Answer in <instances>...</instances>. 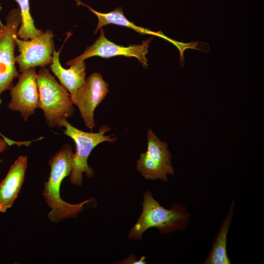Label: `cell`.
<instances>
[{
  "instance_id": "obj_1",
  "label": "cell",
  "mask_w": 264,
  "mask_h": 264,
  "mask_svg": "<svg viewBox=\"0 0 264 264\" xmlns=\"http://www.w3.org/2000/svg\"><path fill=\"white\" fill-rule=\"evenodd\" d=\"M73 151L69 144L64 145L49 159L50 173L47 181L44 183L43 194L45 201L50 208L48 219L58 222L67 218H74L82 212L84 205L91 200L87 199L77 204L63 200L60 190L64 178L70 175L73 166Z\"/></svg>"
},
{
  "instance_id": "obj_2",
  "label": "cell",
  "mask_w": 264,
  "mask_h": 264,
  "mask_svg": "<svg viewBox=\"0 0 264 264\" xmlns=\"http://www.w3.org/2000/svg\"><path fill=\"white\" fill-rule=\"evenodd\" d=\"M142 205V213L128 233L129 239L141 240L144 232L151 228H156L164 234L188 227L190 215L186 208L179 203H174L170 209H166L147 190Z\"/></svg>"
},
{
  "instance_id": "obj_3",
  "label": "cell",
  "mask_w": 264,
  "mask_h": 264,
  "mask_svg": "<svg viewBox=\"0 0 264 264\" xmlns=\"http://www.w3.org/2000/svg\"><path fill=\"white\" fill-rule=\"evenodd\" d=\"M37 83L38 108L43 110L47 125L50 128L61 127V121L72 117L74 113L70 94L45 67L39 70Z\"/></svg>"
},
{
  "instance_id": "obj_4",
  "label": "cell",
  "mask_w": 264,
  "mask_h": 264,
  "mask_svg": "<svg viewBox=\"0 0 264 264\" xmlns=\"http://www.w3.org/2000/svg\"><path fill=\"white\" fill-rule=\"evenodd\" d=\"M60 127L66 128L64 133L75 143L76 152L73 155V166L69 180L72 184L80 186L83 183V173L89 178L94 176V171L88 163V157L92 150L102 142H114L116 137L105 135L110 130V128L106 125L100 127L98 132H88L76 128L65 119L61 121Z\"/></svg>"
},
{
  "instance_id": "obj_5",
  "label": "cell",
  "mask_w": 264,
  "mask_h": 264,
  "mask_svg": "<svg viewBox=\"0 0 264 264\" xmlns=\"http://www.w3.org/2000/svg\"><path fill=\"white\" fill-rule=\"evenodd\" d=\"M21 22L19 7L9 11L6 17L5 24L0 21V95L12 88L14 80L20 74L16 67L15 50Z\"/></svg>"
},
{
  "instance_id": "obj_6",
  "label": "cell",
  "mask_w": 264,
  "mask_h": 264,
  "mask_svg": "<svg viewBox=\"0 0 264 264\" xmlns=\"http://www.w3.org/2000/svg\"><path fill=\"white\" fill-rule=\"evenodd\" d=\"M147 136V149L140 154L136 169L145 179L167 181L168 176L175 174L168 144L160 140L151 129Z\"/></svg>"
},
{
  "instance_id": "obj_7",
  "label": "cell",
  "mask_w": 264,
  "mask_h": 264,
  "mask_svg": "<svg viewBox=\"0 0 264 264\" xmlns=\"http://www.w3.org/2000/svg\"><path fill=\"white\" fill-rule=\"evenodd\" d=\"M16 43L19 54L15 57V60L20 72L31 67H45L52 63L55 46L54 34L51 30L28 40L17 37Z\"/></svg>"
},
{
  "instance_id": "obj_8",
  "label": "cell",
  "mask_w": 264,
  "mask_h": 264,
  "mask_svg": "<svg viewBox=\"0 0 264 264\" xmlns=\"http://www.w3.org/2000/svg\"><path fill=\"white\" fill-rule=\"evenodd\" d=\"M100 34L98 38L91 45L88 46L83 53L79 56L67 61L66 65L81 61L87 58L98 56L109 58L117 56L134 57L141 63L144 68L148 67V60L146 55L148 52V47L152 38L143 41L140 44H132L128 46L118 45L107 39L103 27L100 29Z\"/></svg>"
},
{
  "instance_id": "obj_9",
  "label": "cell",
  "mask_w": 264,
  "mask_h": 264,
  "mask_svg": "<svg viewBox=\"0 0 264 264\" xmlns=\"http://www.w3.org/2000/svg\"><path fill=\"white\" fill-rule=\"evenodd\" d=\"M109 92V85L102 75L90 74L72 94L71 100L78 108L86 126L92 131L95 127L94 112Z\"/></svg>"
},
{
  "instance_id": "obj_10",
  "label": "cell",
  "mask_w": 264,
  "mask_h": 264,
  "mask_svg": "<svg viewBox=\"0 0 264 264\" xmlns=\"http://www.w3.org/2000/svg\"><path fill=\"white\" fill-rule=\"evenodd\" d=\"M37 77L36 67L26 69L19 74L18 82L10 90L11 98L8 108L12 110L19 111L25 122L38 108Z\"/></svg>"
},
{
  "instance_id": "obj_11",
  "label": "cell",
  "mask_w": 264,
  "mask_h": 264,
  "mask_svg": "<svg viewBox=\"0 0 264 264\" xmlns=\"http://www.w3.org/2000/svg\"><path fill=\"white\" fill-rule=\"evenodd\" d=\"M27 163V156H19L0 182V212H6L17 198L24 180Z\"/></svg>"
},
{
  "instance_id": "obj_12",
  "label": "cell",
  "mask_w": 264,
  "mask_h": 264,
  "mask_svg": "<svg viewBox=\"0 0 264 264\" xmlns=\"http://www.w3.org/2000/svg\"><path fill=\"white\" fill-rule=\"evenodd\" d=\"M60 50H53L51 70L57 77L61 84L72 94L85 82L86 80V65L84 61L75 63L69 68H64L60 62Z\"/></svg>"
},
{
  "instance_id": "obj_13",
  "label": "cell",
  "mask_w": 264,
  "mask_h": 264,
  "mask_svg": "<svg viewBox=\"0 0 264 264\" xmlns=\"http://www.w3.org/2000/svg\"><path fill=\"white\" fill-rule=\"evenodd\" d=\"M75 0L77 5H82L86 7L97 17L98 23L94 31V34H96L103 26L113 24L131 28L140 34L156 36L164 39L172 44L174 42V40L167 37L161 31L157 32L152 31L149 29L136 25L132 22L129 21L125 16L121 7H118L110 12L101 13L95 10L90 6L84 3L80 0Z\"/></svg>"
},
{
  "instance_id": "obj_14",
  "label": "cell",
  "mask_w": 264,
  "mask_h": 264,
  "mask_svg": "<svg viewBox=\"0 0 264 264\" xmlns=\"http://www.w3.org/2000/svg\"><path fill=\"white\" fill-rule=\"evenodd\" d=\"M235 206L233 200L227 216L221 224L220 228L213 242L211 250L204 264H231L227 251V238L231 224Z\"/></svg>"
},
{
  "instance_id": "obj_15",
  "label": "cell",
  "mask_w": 264,
  "mask_h": 264,
  "mask_svg": "<svg viewBox=\"0 0 264 264\" xmlns=\"http://www.w3.org/2000/svg\"><path fill=\"white\" fill-rule=\"evenodd\" d=\"M19 5L21 16V22L19 27L18 37L23 40L33 39L43 31L36 27L31 15L29 0H14Z\"/></svg>"
},
{
  "instance_id": "obj_16",
  "label": "cell",
  "mask_w": 264,
  "mask_h": 264,
  "mask_svg": "<svg viewBox=\"0 0 264 264\" xmlns=\"http://www.w3.org/2000/svg\"><path fill=\"white\" fill-rule=\"evenodd\" d=\"M0 135L3 136V137H6L3 135L1 133ZM32 141H27L23 142H17L13 140H7L3 138V137L0 138V154L3 152L7 148L8 145H11L16 144L18 146H21L22 145L25 146H29L30 144V143Z\"/></svg>"
},
{
  "instance_id": "obj_17",
  "label": "cell",
  "mask_w": 264,
  "mask_h": 264,
  "mask_svg": "<svg viewBox=\"0 0 264 264\" xmlns=\"http://www.w3.org/2000/svg\"><path fill=\"white\" fill-rule=\"evenodd\" d=\"M119 263L123 264H146V262L144 256L138 259L134 254H131L128 258L122 260Z\"/></svg>"
}]
</instances>
